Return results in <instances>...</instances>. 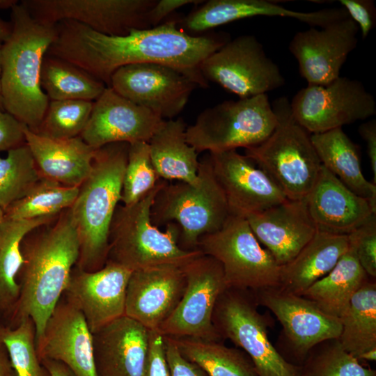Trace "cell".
Returning a JSON list of instances; mask_svg holds the SVG:
<instances>
[{"label": "cell", "mask_w": 376, "mask_h": 376, "mask_svg": "<svg viewBox=\"0 0 376 376\" xmlns=\"http://www.w3.org/2000/svg\"><path fill=\"white\" fill-rule=\"evenodd\" d=\"M226 33L194 36L180 30L177 21L134 29L124 36L97 33L73 20L56 24V35L47 55L65 60L109 86L118 68L136 63L168 65L192 79L199 87L208 81L201 63L230 40Z\"/></svg>", "instance_id": "6da1fadb"}, {"label": "cell", "mask_w": 376, "mask_h": 376, "mask_svg": "<svg viewBox=\"0 0 376 376\" xmlns=\"http://www.w3.org/2000/svg\"><path fill=\"white\" fill-rule=\"evenodd\" d=\"M20 249L23 263L17 276L19 298L6 325L14 328L31 318L36 346L79 258V240L69 209L26 234Z\"/></svg>", "instance_id": "7a4b0ae2"}, {"label": "cell", "mask_w": 376, "mask_h": 376, "mask_svg": "<svg viewBox=\"0 0 376 376\" xmlns=\"http://www.w3.org/2000/svg\"><path fill=\"white\" fill-rule=\"evenodd\" d=\"M10 19L12 31L1 51L3 108L36 132L49 102L41 88L40 72L56 24L36 19L20 2L11 9Z\"/></svg>", "instance_id": "3957f363"}, {"label": "cell", "mask_w": 376, "mask_h": 376, "mask_svg": "<svg viewBox=\"0 0 376 376\" xmlns=\"http://www.w3.org/2000/svg\"><path fill=\"white\" fill-rule=\"evenodd\" d=\"M128 148L129 143L118 142L96 150L91 171L69 208L79 246L75 265L84 271H97L107 260L109 229L121 201Z\"/></svg>", "instance_id": "277c9868"}, {"label": "cell", "mask_w": 376, "mask_h": 376, "mask_svg": "<svg viewBox=\"0 0 376 376\" xmlns=\"http://www.w3.org/2000/svg\"><path fill=\"white\" fill-rule=\"evenodd\" d=\"M166 182L160 179L150 191L132 205H117L109 229L107 260L134 272L162 265L182 267L203 254L200 250L186 251L180 247V230L175 223L166 225L164 231L152 223L154 199Z\"/></svg>", "instance_id": "5b68a950"}, {"label": "cell", "mask_w": 376, "mask_h": 376, "mask_svg": "<svg viewBox=\"0 0 376 376\" xmlns=\"http://www.w3.org/2000/svg\"><path fill=\"white\" fill-rule=\"evenodd\" d=\"M230 215L209 155L199 162L195 182H166L155 196L150 213L157 228L169 223L178 225V245L186 251L198 250L200 237L219 230Z\"/></svg>", "instance_id": "8992f818"}, {"label": "cell", "mask_w": 376, "mask_h": 376, "mask_svg": "<svg viewBox=\"0 0 376 376\" xmlns=\"http://www.w3.org/2000/svg\"><path fill=\"white\" fill-rule=\"evenodd\" d=\"M272 107L277 118L275 129L261 143L245 148V156L276 183L288 199H305L322 164L309 133L292 116L288 100L278 98Z\"/></svg>", "instance_id": "52a82bcc"}, {"label": "cell", "mask_w": 376, "mask_h": 376, "mask_svg": "<svg viewBox=\"0 0 376 376\" xmlns=\"http://www.w3.org/2000/svg\"><path fill=\"white\" fill-rule=\"evenodd\" d=\"M276 125L268 95L262 94L204 109L187 127L186 139L198 153L247 148L263 142Z\"/></svg>", "instance_id": "ba28073f"}, {"label": "cell", "mask_w": 376, "mask_h": 376, "mask_svg": "<svg viewBox=\"0 0 376 376\" xmlns=\"http://www.w3.org/2000/svg\"><path fill=\"white\" fill-rule=\"evenodd\" d=\"M258 307L252 290L227 287L212 314L217 333L248 354L258 376H299V366L287 362L271 343L269 316L260 313Z\"/></svg>", "instance_id": "9c48e42d"}, {"label": "cell", "mask_w": 376, "mask_h": 376, "mask_svg": "<svg viewBox=\"0 0 376 376\" xmlns=\"http://www.w3.org/2000/svg\"><path fill=\"white\" fill-rule=\"evenodd\" d=\"M198 249L221 263L228 287L256 291L279 285L281 266L244 217L230 214L219 230L200 237Z\"/></svg>", "instance_id": "30bf717a"}, {"label": "cell", "mask_w": 376, "mask_h": 376, "mask_svg": "<svg viewBox=\"0 0 376 376\" xmlns=\"http://www.w3.org/2000/svg\"><path fill=\"white\" fill-rule=\"evenodd\" d=\"M259 306L270 311L282 329L274 347L289 363L300 366L317 344L338 338L340 319L322 311L313 301L278 287L253 291Z\"/></svg>", "instance_id": "8fae6325"}, {"label": "cell", "mask_w": 376, "mask_h": 376, "mask_svg": "<svg viewBox=\"0 0 376 376\" xmlns=\"http://www.w3.org/2000/svg\"><path fill=\"white\" fill-rule=\"evenodd\" d=\"M199 70L206 81L219 84L240 98L267 94L285 83L279 66L252 35L228 40L205 58Z\"/></svg>", "instance_id": "7c38bea8"}, {"label": "cell", "mask_w": 376, "mask_h": 376, "mask_svg": "<svg viewBox=\"0 0 376 376\" xmlns=\"http://www.w3.org/2000/svg\"><path fill=\"white\" fill-rule=\"evenodd\" d=\"M295 120L308 133H322L376 114V102L363 84L339 77L324 86L308 85L293 97Z\"/></svg>", "instance_id": "4fadbf2b"}, {"label": "cell", "mask_w": 376, "mask_h": 376, "mask_svg": "<svg viewBox=\"0 0 376 376\" xmlns=\"http://www.w3.org/2000/svg\"><path fill=\"white\" fill-rule=\"evenodd\" d=\"M186 279L178 306L158 331L171 338L222 340L212 324V314L221 293L228 287L222 265L201 254L182 267Z\"/></svg>", "instance_id": "5bb4252c"}, {"label": "cell", "mask_w": 376, "mask_h": 376, "mask_svg": "<svg viewBox=\"0 0 376 376\" xmlns=\"http://www.w3.org/2000/svg\"><path fill=\"white\" fill-rule=\"evenodd\" d=\"M157 0H22L36 19L56 24L73 20L109 36L152 28L149 13Z\"/></svg>", "instance_id": "9a60e30c"}, {"label": "cell", "mask_w": 376, "mask_h": 376, "mask_svg": "<svg viewBox=\"0 0 376 376\" xmlns=\"http://www.w3.org/2000/svg\"><path fill=\"white\" fill-rule=\"evenodd\" d=\"M109 86L163 120L176 117L193 91L199 87L177 69L157 63L123 66L112 75Z\"/></svg>", "instance_id": "2e32d148"}, {"label": "cell", "mask_w": 376, "mask_h": 376, "mask_svg": "<svg viewBox=\"0 0 376 376\" xmlns=\"http://www.w3.org/2000/svg\"><path fill=\"white\" fill-rule=\"evenodd\" d=\"M359 31L348 17L324 27H311L295 33L288 49L308 85H327L340 77L348 55L357 47Z\"/></svg>", "instance_id": "e0dca14e"}, {"label": "cell", "mask_w": 376, "mask_h": 376, "mask_svg": "<svg viewBox=\"0 0 376 376\" xmlns=\"http://www.w3.org/2000/svg\"><path fill=\"white\" fill-rule=\"evenodd\" d=\"M208 155L230 214L245 218L288 200L265 171L237 150L209 152Z\"/></svg>", "instance_id": "ac0fdd59"}, {"label": "cell", "mask_w": 376, "mask_h": 376, "mask_svg": "<svg viewBox=\"0 0 376 376\" xmlns=\"http://www.w3.org/2000/svg\"><path fill=\"white\" fill-rule=\"evenodd\" d=\"M132 272L109 260L92 272L73 267L63 295L81 312L91 333L125 315Z\"/></svg>", "instance_id": "d6986e66"}, {"label": "cell", "mask_w": 376, "mask_h": 376, "mask_svg": "<svg viewBox=\"0 0 376 376\" xmlns=\"http://www.w3.org/2000/svg\"><path fill=\"white\" fill-rule=\"evenodd\" d=\"M165 120L107 86L93 102L91 116L80 136L94 149L118 142L148 143Z\"/></svg>", "instance_id": "ffe728a7"}, {"label": "cell", "mask_w": 376, "mask_h": 376, "mask_svg": "<svg viewBox=\"0 0 376 376\" xmlns=\"http://www.w3.org/2000/svg\"><path fill=\"white\" fill-rule=\"evenodd\" d=\"M186 286L182 267L162 265L132 272L125 315L149 330H158L180 302Z\"/></svg>", "instance_id": "44dd1931"}, {"label": "cell", "mask_w": 376, "mask_h": 376, "mask_svg": "<svg viewBox=\"0 0 376 376\" xmlns=\"http://www.w3.org/2000/svg\"><path fill=\"white\" fill-rule=\"evenodd\" d=\"M36 351L40 361L61 362L76 376H97L92 333L81 312L63 295L45 324Z\"/></svg>", "instance_id": "7402d4cb"}, {"label": "cell", "mask_w": 376, "mask_h": 376, "mask_svg": "<svg viewBox=\"0 0 376 376\" xmlns=\"http://www.w3.org/2000/svg\"><path fill=\"white\" fill-rule=\"evenodd\" d=\"M305 201L317 231L348 235L376 215V205L345 186L322 165Z\"/></svg>", "instance_id": "603a6c76"}, {"label": "cell", "mask_w": 376, "mask_h": 376, "mask_svg": "<svg viewBox=\"0 0 376 376\" xmlns=\"http://www.w3.org/2000/svg\"><path fill=\"white\" fill-rule=\"evenodd\" d=\"M97 376H143L150 330L124 315L92 333Z\"/></svg>", "instance_id": "cb8c5ba5"}, {"label": "cell", "mask_w": 376, "mask_h": 376, "mask_svg": "<svg viewBox=\"0 0 376 376\" xmlns=\"http://www.w3.org/2000/svg\"><path fill=\"white\" fill-rule=\"evenodd\" d=\"M245 219L279 266L290 262L317 232L305 199H288Z\"/></svg>", "instance_id": "d4e9b609"}, {"label": "cell", "mask_w": 376, "mask_h": 376, "mask_svg": "<svg viewBox=\"0 0 376 376\" xmlns=\"http://www.w3.org/2000/svg\"><path fill=\"white\" fill-rule=\"evenodd\" d=\"M258 16L292 18L311 27L321 28L347 17V14L342 7L302 12L288 9L268 0H209L189 13L180 23L185 30L199 33Z\"/></svg>", "instance_id": "484cf974"}, {"label": "cell", "mask_w": 376, "mask_h": 376, "mask_svg": "<svg viewBox=\"0 0 376 376\" xmlns=\"http://www.w3.org/2000/svg\"><path fill=\"white\" fill-rule=\"evenodd\" d=\"M30 148L42 175L68 187H79L90 174L97 149L82 138L55 139L24 130Z\"/></svg>", "instance_id": "4316f807"}, {"label": "cell", "mask_w": 376, "mask_h": 376, "mask_svg": "<svg viewBox=\"0 0 376 376\" xmlns=\"http://www.w3.org/2000/svg\"><path fill=\"white\" fill-rule=\"evenodd\" d=\"M348 248V235L317 231L290 262L281 266L278 288L301 296L334 267Z\"/></svg>", "instance_id": "83f0119b"}, {"label": "cell", "mask_w": 376, "mask_h": 376, "mask_svg": "<svg viewBox=\"0 0 376 376\" xmlns=\"http://www.w3.org/2000/svg\"><path fill=\"white\" fill-rule=\"evenodd\" d=\"M182 118L166 120L148 141L152 165L159 178L194 183L198 178V152L186 139Z\"/></svg>", "instance_id": "f1b7e54d"}, {"label": "cell", "mask_w": 376, "mask_h": 376, "mask_svg": "<svg viewBox=\"0 0 376 376\" xmlns=\"http://www.w3.org/2000/svg\"><path fill=\"white\" fill-rule=\"evenodd\" d=\"M322 166L355 194L376 205V185L364 177L359 146L342 127L310 135Z\"/></svg>", "instance_id": "f546056e"}, {"label": "cell", "mask_w": 376, "mask_h": 376, "mask_svg": "<svg viewBox=\"0 0 376 376\" xmlns=\"http://www.w3.org/2000/svg\"><path fill=\"white\" fill-rule=\"evenodd\" d=\"M57 216L31 219H3L0 227V322L5 324L8 323L19 298L17 276L23 263L21 242L30 231L53 221Z\"/></svg>", "instance_id": "4dcf8cb0"}, {"label": "cell", "mask_w": 376, "mask_h": 376, "mask_svg": "<svg viewBox=\"0 0 376 376\" xmlns=\"http://www.w3.org/2000/svg\"><path fill=\"white\" fill-rule=\"evenodd\" d=\"M368 279L349 246L334 267L301 296L313 301L324 313L340 318L354 294Z\"/></svg>", "instance_id": "1f68e13d"}, {"label": "cell", "mask_w": 376, "mask_h": 376, "mask_svg": "<svg viewBox=\"0 0 376 376\" xmlns=\"http://www.w3.org/2000/svg\"><path fill=\"white\" fill-rule=\"evenodd\" d=\"M341 333L338 338L343 349L359 360L376 348V281L369 279L354 294L340 318Z\"/></svg>", "instance_id": "d6a6232c"}, {"label": "cell", "mask_w": 376, "mask_h": 376, "mask_svg": "<svg viewBox=\"0 0 376 376\" xmlns=\"http://www.w3.org/2000/svg\"><path fill=\"white\" fill-rule=\"evenodd\" d=\"M171 338L180 354L199 366L207 376H258L248 354L238 347H227L223 340Z\"/></svg>", "instance_id": "836d02e7"}, {"label": "cell", "mask_w": 376, "mask_h": 376, "mask_svg": "<svg viewBox=\"0 0 376 376\" xmlns=\"http://www.w3.org/2000/svg\"><path fill=\"white\" fill-rule=\"evenodd\" d=\"M41 88L49 100L94 102L107 86L61 58L46 54L40 72Z\"/></svg>", "instance_id": "e575fe53"}, {"label": "cell", "mask_w": 376, "mask_h": 376, "mask_svg": "<svg viewBox=\"0 0 376 376\" xmlns=\"http://www.w3.org/2000/svg\"><path fill=\"white\" fill-rule=\"evenodd\" d=\"M78 193L79 187L42 177L26 196L3 211L4 218L31 219L57 216L72 205Z\"/></svg>", "instance_id": "d590c367"}, {"label": "cell", "mask_w": 376, "mask_h": 376, "mask_svg": "<svg viewBox=\"0 0 376 376\" xmlns=\"http://www.w3.org/2000/svg\"><path fill=\"white\" fill-rule=\"evenodd\" d=\"M43 176L26 143L0 157V207L4 211L26 196Z\"/></svg>", "instance_id": "8d00e7d4"}, {"label": "cell", "mask_w": 376, "mask_h": 376, "mask_svg": "<svg viewBox=\"0 0 376 376\" xmlns=\"http://www.w3.org/2000/svg\"><path fill=\"white\" fill-rule=\"evenodd\" d=\"M299 376H376V370L363 366L343 349L338 338H332L310 350L299 366Z\"/></svg>", "instance_id": "74e56055"}, {"label": "cell", "mask_w": 376, "mask_h": 376, "mask_svg": "<svg viewBox=\"0 0 376 376\" xmlns=\"http://www.w3.org/2000/svg\"><path fill=\"white\" fill-rule=\"evenodd\" d=\"M0 343L6 347L17 376H49L38 357L36 326L31 318L14 328L0 322Z\"/></svg>", "instance_id": "f35d334b"}, {"label": "cell", "mask_w": 376, "mask_h": 376, "mask_svg": "<svg viewBox=\"0 0 376 376\" xmlns=\"http://www.w3.org/2000/svg\"><path fill=\"white\" fill-rule=\"evenodd\" d=\"M93 105V102L85 100H49L36 133L55 139L79 136L88 123Z\"/></svg>", "instance_id": "ab89813d"}, {"label": "cell", "mask_w": 376, "mask_h": 376, "mask_svg": "<svg viewBox=\"0 0 376 376\" xmlns=\"http://www.w3.org/2000/svg\"><path fill=\"white\" fill-rule=\"evenodd\" d=\"M160 179L151 161L148 143H129L121 194L123 205H130L140 201Z\"/></svg>", "instance_id": "60d3db41"}, {"label": "cell", "mask_w": 376, "mask_h": 376, "mask_svg": "<svg viewBox=\"0 0 376 376\" xmlns=\"http://www.w3.org/2000/svg\"><path fill=\"white\" fill-rule=\"evenodd\" d=\"M349 246L369 277L376 278V215L348 235Z\"/></svg>", "instance_id": "b9f144b4"}, {"label": "cell", "mask_w": 376, "mask_h": 376, "mask_svg": "<svg viewBox=\"0 0 376 376\" xmlns=\"http://www.w3.org/2000/svg\"><path fill=\"white\" fill-rule=\"evenodd\" d=\"M350 17L357 24L363 39L375 26L376 8L372 0H340Z\"/></svg>", "instance_id": "7bdbcfd3"}, {"label": "cell", "mask_w": 376, "mask_h": 376, "mask_svg": "<svg viewBox=\"0 0 376 376\" xmlns=\"http://www.w3.org/2000/svg\"><path fill=\"white\" fill-rule=\"evenodd\" d=\"M143 376H169L164 338L158 330H150L148 354Z\"/></svg>", "instance_id": "ee69618b"}, {"label": "cell", "mask_w": 376, "mask_h": 376, "mask_svg": "<svg viewBox=\"0 0 376 376\" xmlns=\"http://www.w3.org/2000/svg\"><path fill=\"white\" fill-rule=\"evenodd\" d=\"M26 126L0 109V152L8 151L25 143Z\"/></svg>", "instance_id": "f6af8a7d"}, {"label": "cell", "mask_w": 376, "mask_h": 376, "mask_svg": "<svg viewBox=\"0 0 376 376\" xmlns=\"http://www.w3.org/2000/svg\"><path fill=\"white\" fill-rule=\"evenodd\" d=\"M164 338L169 376H207L199 366L180 354L171 338L164 336Z\"/></svg>", "instance_id": "bcb514c9"}, {"label": "cell", "mask_w": 376, "mask_h": 376, "mask_svg": "<svg viewBox=\"0 0 376 376\" xmlns=\"http://www.w3.org/2000/svg\"><path fill=\"white\" fill-rule=\"evenodd\" d=\"M203 1L195 0H157L149 13L151 27L160 24L161 21L179 8L190 3H200Z\"/></svg>", "instance_id": "7dc6e473"}, {"label": "cell", "mask_w": 376, "mask_h": 376, "mask_svg": "<svg viewBox=\"0 0 376 376\" xmlns=\"http://www.w3.org/2000/svg\"><path fill=\"white\" fill-rule=\"evenodd\" d=\"M359 133L366 141L367 154L373 173V183L376 185V120L372 119L359 127Z\"/></svg>", "instance_id": "c3c4849f"}, {"label": "cell", "mask_w": 376, "mask_h": 376, "mask_svg": "<svg viewBox=\"0 0 376 376\" xmlns=\"http://www.w3.org/2000/svg\"><path fill=\"white\" fill-rule=\"evenodd\" d=\"M49 376H76L72 370L64 363L49 359L40 361Z\"/></svg>", "instance_id": "681fc988"}, {"label": "cell", "mask_w": 376, "mask_h": 376, "mask_svg": "<svg viewBox=\"0 0 376 376\" xmlns=\"http://www.w3.org/2000/svg\"><path fill=\"white\" fill-rule=\"evenodd\" d=\"M0 376H17L6 347L0 343Z\"/></svg>", "instance_id": "f907efd6"}, {"label": "cell", "mask_w": 376, "mask_h": 376, "mask_svg": "<svg viewBox=\"0 0 376 376\" xmlns=\"http://www.w3.org/2000/svg\"><path fill=\"white\" fill-rule=\"evenodd\" d=\"M12 31V24L0 18V41L3 42L10 36Z\"/></svg>", "instance_id": "816d5d0a"}, {"label": "cell", "mask_w": 376, "mask_h": 376, "mask_svg": "<svg viewBox=\"0 0 376 376\" xmlns=\"http://www.w3.org/2000/svg\"><path fill=\"white\" fill-rule=\"evenodd\" d=\"M375 361L376 360V348L371 349L367 352L363 353L359 361Z\"/></svg>", "instance_id": "f5cc1de1"}, {"label": "cell", "mask_w": 376, "mask_h": 376, "mask_svg": "<svg viewBox=\"0 0 376 376\" xmlns=\"http://www.w3.org/2000/svg\"><path fill=\"white\" fill-rule=\"evenodd\" d=\"M19 1L17 0H0V9H12Z\"/></svg>", "instance_id": "db71d44e"}, {"label": "cell", "mask_w": 376, "mask_h": 376, "mask_svg": "<svg viewBox=\"0 0 376 376\" xmlns=\"http://www.w3.org/2000/svg\"><path fill=\"white\" fill-rule=\"evenodd\" d=\"M1 45L2 42L0 41V109H3V104H2V98H1Z\"/></svg>", "instance_id": "11a10c76"}, {"label": "cell", "mask_w": 376, "mask_h": 376, "mask_svg": "<svg viewBox=\"0 0 376 376\" xmlns=\"http://www.w3.org/2000/svg\"><path fill=\"white\" fill-rule=\"evenodd\" d=\"M4 219V212L3 209L0 207V227Z\"/></svg>", "instance_id": "9f6ffc18"}]
</instances>
